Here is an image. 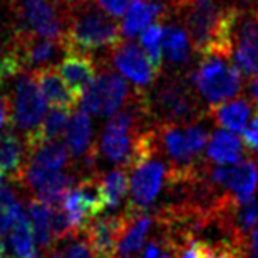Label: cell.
<instances>
[{"label":"cell","instance_id":"cell-1","mask_svg":"<svg viewBox=\"0 0 258 258\" xmlns=\"http://www.w3.org/2000/svg\"><path fill=\"white\" fill-rule=\"evenodd\" d=\"M96 0H73L64 7L66 27L62 45L66 53H112L123 41L122 28L117 18L105 14Z\"/></svg>","mask_w":258,"mask_h":258},{"label":"cell","instance_id":"cell-2","mask_svg":"<svg viewBox=\"0 0 258 258\" xmlns=\"http://www.w3.org/2000/svg\"><path fill=\"white\" fill-rule=\"evenodd\" d=\"M194 87L189 73L171 71L145 91V105L155 125H186L207 117V107Z\"/></svg>","mask_w":258,"mask_h":258},{"label":"cell","instance_id":"cell-3","mask_svg":"<svg viewBox=\"0 0 258 258\" xmlns=\"http://www.w3.org/2000/svg\"><path fill=\"white\" fill-rule=\"evenodd\" d=\"M199 58V64L189 76L207 109L227 102L243 89L242 73L230 54L211 53Z\"/></svg>","mask_w":258,"mask_h":258},{"label":"cell","instance_id":"cell-4","mask_svg":"<svg viewBox=\"0 0 258 258\" xmlns=\"http://www.w3.org/2000/svg\"><path fill=\"white\" fill-rule=\"evenodd\" d=\"M12 81L14 87L10 94H5L9 100V127L28 135L45 118L46 100L31 71H22Z\"/></svg>","mask_w":258,"mask_h":258},{"label":"cell","instance_id":"cell-5","mask_svg":"<svg viewBox=\"0 0 258 258\" xmlns=\"http://www.w3.org/2000/svg\"><path fill=\"white\" fill-rule=\"evenodd\" d=\"M14 20L9 28L15 33L35 35L49 40H62L66 27L64 9L48 0H14Z\"/></svg>","mask_w":258,"mask_h":258},{"label":"cell","instance_id":"cell-6","mask_svg":"<svg viewBox=\"0 0 258 258\" xmlns=\"http://www.w3.org/2000/svg\"><path fill=\"white\" fill-rule=\"evenodd\" d=\"M134 94L135 89H130L123 78L107 66L97 74L96 81L84 92L81 107L86 114L110 118L117 114V110L123 109L130 102Z\"/></svg>","mask_w":258,"mask_h":258},{"label":"cell","instance_id":"cell-7","mask_svg":"<svg viewBox=\"0 0 258 258\" xmlns=\"http://www.w3.org/2000/svg\"><path fill=\"white\" fill-rule=\"evenodd\" d=\"M230 48L240 73L248 78L258 76V7L237 9L230 28Z\"/></svg>","mask_w":258,"mask_h":258},{"label":"cell","instance_id":"cell-8","mask_svg":"<svg viewBox=\"0 0 258 258\" xmlns=\"http://www.w3.org/2000/svg\"><path fill=\"white\" fill-rule=\"evenodd\" d=\"M61 206L78 234H83L87 225L100 212L105 211L102 192H100V173L81 178L76 186L64 196Z\"/></svg>","mask_w":258,"mask_h":258},{"label":"cell","instance_id":"cell-9","mask_svg":"<svg viewBox=\"0 0 258 258\" xmlns=\"http://www.w3.org/2000/svg\"><path fill=\"white\" fill-rule=\"evenodd\" d=\"M110 61L112 66L130 83H134L138 91H148L161 76V73L152 64L143 49L130 40L122 41L110 53Z\"/></svg>","mask_w":258,"mask_h":258},{"label":"cell","instance_id":"cell-10","mask_svg":"<svg viewBox=\"0 0 258 258\" xmlns=\"http://www.w3.org/2000/svg\"><path fill=\"white\" fill-rule=\"evenodd\" d=\"M207 174L220 191L237 201H248L256 189V166L255 161L245 158L234 166L207 165Z\"/></svg>","mask_w":258,"mask_h":258},{"label":"cell","instance_id":"cell-11","mask_svg":"<svg viewBox=\"0 0 258 258\" xmlns=\"http://www.w3.org/2000/svg\"><path fill=\"white\" fill-rule=\"evenodd\" d=\"M59 76L66 83L74 96L83 99L84 92L89 89L91 84L97 78V61L92 58V54L69 51L62 56V59L58 62Z\"/></svg>","mask_w":258,"mask_h":258},{"label":"cell","instance_id":"cell-12","mask_svg":"<svg viewBox=\"0 0 258 258\" xmlns=\"http://www.w3.org/2000/svg\"><path fill=\"white\" fill-rule=\"evenodd\" d=\"M27 145L14 128L7 127L0 134V171L10 182H18L27 165Z\"/></svg>","mask_w":258,"mask_h":258},{"label":"cell","instance_id":"cell-13","mask_svg":"<svg viewBox=\"0 0 258 258\" xmlns=\"http://www.w3.org/2000/svg\"><path fill=\"white\" fill-rule=\"evenodd\" d=\"M192 43L184 27L169 20L163 25V56L173 71H184L192 56Z\"/></svg>","mask_w":258,"mask_h":258},{"label":"cell","instance_id":"cell-14","mask_svg":"<svg viewBox=\"0 0 258 258\" xmlns=\"http://www.w3.org/2000/svg\"><path fill=\"white\" fill-rule=\"evenodd\" d=\"M169 20L166 7L156 0H135L120 25L123 38H134L152 22Z\"/></svg>","mask_w":258,"mask_h":258},{"label":"cell","instance_id":"cell-15","mask_svg":"<svg viewBox=\"0 0 258 258\" xmlns=\"http://www.w3.org/2000/svg\"><path fill=\"white\" fill-rule=\"evenodd\" d=\"M38 83V87L45 97L46 102L51 107H58V109H69L73 110L79 102V99L69 91V87L59 76L58 69L54 66L43 68L38 71H31Z\"/></svg>","mask_w":258,"mask_h":258},{"label":"cell","instance_id":"cell-16","mask_svg":"<svg viewBox=\"0 0 258 258\" xmlns=\"http://www.w3.org/2000/svg\"><path fill=\"white\" fill-rule=\"evenodd\" d=\"M91 137H92L91 118L87 117L84 110L76 112V114L69 118V123L64 134L66 147L74 160L73 165H78L79 161H83L86 156L96 148L97 143H94L91 140Z\"/></svg>","mask_w":258,"mask_h":258},{"label":"cell","instance_id":"cell-17","mask_svg":"<svg viewBox=\"0 0 258 258\" xmlns=\"http://www.w3.org/2000/svg\"><path fill=\"white\" fill-rule=\"evenodd\" d=\"M245 153L242 142L227 130L214 132L207 143V160L216 165H237L245 160Z\"/></svg>","mask_w":258,"mask_h":258},{"label":"cell","instance_id":"cell-18","mask_svg":"<svg viewBox=\"0 0 258 258\" xmlns=\"http://www.w3.org/2000/svg\"><path fill=\"white\" fill-rule=\"evenodd\" d=\"M28 165L38 166L41 169H48V171H61L64 168H71V153L64 143L59 140L45 142L41 145L27 150Z\"/></svg>","mask_w":258,"mask_h":258},{"label":"cell","instance_id":"cell-19","mask_svg":"<svg viewBox=\"0 0 258 258\" xmlns=\"http://www.w3.org/2000/svg\"><path fill=\"white\" fill-rule=\"evenodd\" d=\"M250 100L245 97H238L234 100H227L219 105L209 107L207 117H212V120L219 125L220 128L230 132H243L247 120L250 117Z\"/></svg>","mask_w":258,"mask_h":258},{"label":"cell","instance_id":"cell-20","mask_svg":"<svg viewBox=\"0 0 258 258\" xmlns=\"http://www.w3.org/2000/svg\"><path fill=\"white\" fill-rule=\"evenodd\" d=\"M28 214L30 222L33 227L35 243L43 251H48L53 247V235H51V206L43 203L40 199L30 198L28 201Z\"/></svg>","mask_w":258,"mask_h":258},{"label":"cell","instance_id":"cell-21","mask_svg":"<svg viewBox=\"0 0 258 258\" xmlns=\"http://www.w3.org/2000/svg\"><path fill=\"white\" fill-rule=\"evenodd\" d=\"M128 169L117 166L107 174H100V192H102L105 209H115L122 203L128 189Z\"/></svg>","mask_w":258,"mask_h":258},{"label":"cell","instance_id":"cell-22","mask_svg":"<svg viewBox=\"0 0 258 258\" xmlns=\"http://www.w3.org/2000/svg\"><path fill=\"white\" fill-rule=\"evenodd\" d=\"M23 71L10 28H0V87Z\"/></svg>","mask_w":258,"mask_h":258},{"label":"cell","instance_id":"cell-23","mask_svg":"<svg viewBox=\"0 0 258 258\" xmlns=\"http://www.w3.org/2000/svg\"><path fill=\"white\" fill-rule=\"evenodd\" d=\"M10 245L14 248L17 258H28L35 255V235L31 222L27 219V214L22 212L17 217L10 229Z\"/></svg>","mask_w":258,"mask_h":258},{"label":"cell","instance_id":"cell-24","mask_svg":"<svg viewBox=\"0 0 258 258\" xmlns=\"http://www.w3.org/2000/svg\"><path fill=\"white\" fill-rule=\"evenodd\" d=\"M140 45L145 54L152 61V64L161 73L163 71V25L161 22H153L142 31Z\"/></svg>","mask_w":258,"mask_h":258},{"label":"cell","instance_id":"cell-25","mask_svg":"<svg viewBox=\"0 0 258 258\" xmlns=\"http://www.w3.org/2000/svg\"><path fill=\"white\" fill-rule=\"evenodd\" d=\"M22 212V206L15 198L14 189L7 182L0 181V237H5V234L10 232L12 225Z\"/></svg>","mask_w":258,"mask_h":258},{"label":"cell","instance_id":"cell-26","mask_svg":"<svg viewBox=\"0 0 258 258\" xmlns=\"http://www.w3.org/2000/svg\"><path fill=\"white\" fill-rule=\"evenodd\" d=\"M134 2L135 0H96L99 7L114 18H122Z\"/></svg>","mask_w":258,"mask_h":258},{"label":"cell","instance_id":"cell-27","mask_svg":"<svg viewBox=\"0 0 258 258\" xmlns=\"http://www.w3.org/2000/svg\"><path fill=\"white\" fill-rule=\"evenodd\" d=\"M242 134H243L245 147L251 150V152H258V109H256L253 120H251V123L242 132Z\"/></svg>","mask_w":258,"mask_h":258},{"label":"cell","instance_id":"cell-28","mask_svg":"<svg viewBox=\"0 0 258 258\" xmlns=\"http://www.w3.org/2000/svg\"><path fill=\"white\" fill-rule=\"evenodd\" d=\"M142 258H165L161 242L158 237H155L148 242V245L145 247V251L142 253Z\"/></svg>","mask_w":258,"mask_h":258},{"label":"cell","instance_id":"cell-29","mask_svg":"<svg viewBox=\"0 0 258 258\" xmlns=\"http://www.w3.org/2000/svg\"><path fill=\"white\" fill-rule=\"evenodd\" d=\"M4 125L9 127V100L5 94H0V132H2Z\"/></svg>","mask_w":258,"mask_h":258},{"label":"cell","instance_id":"cell-30","mask_svg":"<svg viewBox=\"0 0 258 258\" xmlns=\"http://www.w3.org/2000/svg\"><path fill=\"white\" fill-rule=\"evenodd\" d=\"M247 256L248 258H258V229L248 238V243H247Z\"/></svg>","mask_w":258,"mask_h":258},{"label":"cell","instance_id":"cell-31","mask_svg":"<svg viewBox=\"0 0 258 258\" xmlns=\"http://www.w3.org/2000/svg\"><path fill=\"white\" fill-rule=\"evenodd\" d=\"M250 96L253 99V102L258 104V76H253L250 81Z\"/></svg>","mask_w":258,"mask_h":258},{"label":"cell","instance_id":"cell-32","mask_svg":"<svg viewBox=\"0 0 258 258\" xmlns=\"http://www.w3.org/2000/svg\"><path fill=\"white\" fill-rule=\"evenodd\" d=\"M5 255V243H4V237H0V256Z\"/></svg>","mask_w":258,"mask_h":258},{"label":"cell","instance_id":"cell-33","mask_svg":"<svg viewBox=\"0 0 258 258\" xmlns=\"http://www.w3.org/2000/svg\"><path fill=\"white\" fill-rule=\"evenodd\" d=\"M184 2V7L186 5H191V4H201V2H206V0H182Z\"/></svg>","mask_w":258,"mask_h":258},{"label":"cell","instance_id":"cell-34","mask_svg":"<svg viewBox=\"0 0 258 258\" xmlns=\"http://www.w3.org/2000/svg\"><path fill=\"white\" fill-rule=\"evenodd\" d=\"M2 178H4V174H2V171H0V181H2Z\"/></svg>","mask_w":258,"mask_h":258},{"label":"cell","instance_id":"cell-35","mask_svg":"<svg viewBox=\"0 0 258 258\" xmlns=\"http://www.w3.org/2000/svg\"><path fill=\"white\" fill-rule=\"evenodd\" d=\"M256 7H258V5H256Z\"/></svg>","mask_w":258,"mask_h":258}]
</instances>
